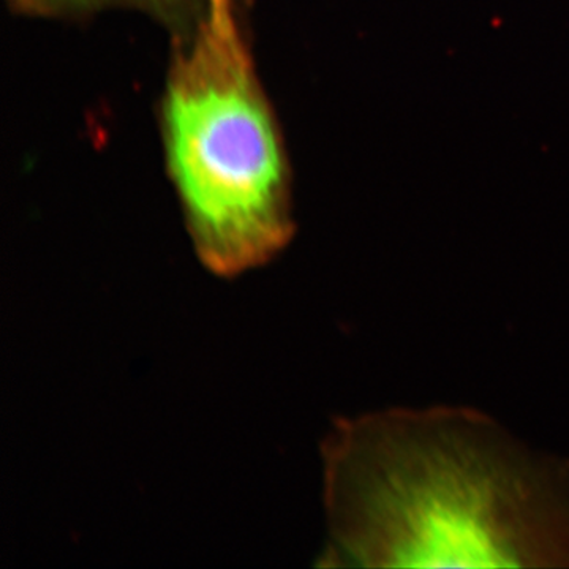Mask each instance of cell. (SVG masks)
Instances as JSON below:
<instances>
[{
	"instance_id": "6da1fadb",
	"label": "cell",
	"mask_w": 569,
	"mask_h": 569,
	"mask_svg": "<svg viewBox=\"0 0 569 569\" xmlns=\"http://www.w3.org/2000/svg\"><path fill=\"white\" fill-rule=\"evenodd\" d=\"M329 546L366 568H569V458L485 411L340 418L321 445Z\"/></svg>"
},
{
	"instance_id": "7a4b0ae2",
	"label": "cell",
	"mask_w": 569,
	"mask_h": 569,
	"mask_svg": "<svg viewBox=\"0 0 569 569\" xmlns=\"http://www.w3.org/2000/svg\"><path fill=\"white\" fill-rule=\"evenodd\" d=\"M163 118L168 168L204 268L236 277L271 261L293 231L290 187L234 0H204Z\"/></svg>"
},
{
	"instance_id": "3957f363",
	"label": "cell",
	"mask_w": 569,
	"mask_h": 569,
	"mask_svg": "<svg viewBox=\"0 0 569 569\" xmlns=\"http://www.w3.org/2000/svg\"><path fill=\"white\" fill-rule=\"evenodd\" d=\"M121 2V0H17L22 9L32 11V13H71V11H80L93 9V7L104 6V3ZM122 2L137 3H160L168 0H122Z\"/></svg>"
}]
</instances>
